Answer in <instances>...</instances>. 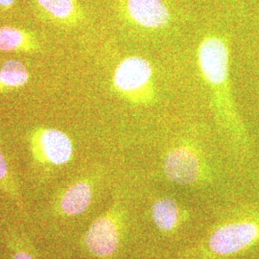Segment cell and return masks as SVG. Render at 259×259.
Segmentation results:
<instances>
[{
    "instance_id": "obj_4",
    "label": "cell",
    "mask_w": 259,
    "mask_h": 259,
    "mask_svg": "<svg viewBox=\"0 0 259 259\" xmlns=\"http://www.w3.org/2000/svg\"><path fill=\"white\" fill-rule=\"evenodd\" d=\"M258 234L251 223H237L218 229L209 239V248L218 254H230L249 245Z\"/></svg>"
},
{
    "instance_id": "obj_3",
    "label": "cell",
    "mask_w": 259,
    "mask_h": 259,
    "mask_svg": "<svg viewBox=\"0 0 259 259\" xmlns=\"http://www.w3.org/2000/svg\"><path fill=\"white\" fill-rule=\"evenodd\" d=\"M123 6L130 21L147 30L166 27L172 19L163 0H124Z\"/></svg>"
},
{
    "instance_id": "obj_7",
    "label": "cell",
    "mask_w": 259,
    "mask_h": 259,
    "mask_svg": "<svg viewBox=\"0 0 259 259\" xmlns=\"http://www.w3.org/2000/svg\"><path fill=\"white\" fill-rule=\"evenodd\" d=\"M37 148L46 160L55 165L66 163L73 152L70 139L65 133L56 129H46L39 133Z\"/></svg>"
},
{
    "instance_id": "obj_14",
    "label": "cell",
    "mask_w": 259,
    "mask_h": 259,
    "mask_svg": "<svg viewBox=\"0 0 259 259\" xmlns=\"http://www.w3.org/2000/svg\"><path fill=\"white\" fill-rule=\"evenodd\" d=\"M12 259H35L33 256H31L30 254L26 253L25 251H17L16 253L13 254V258Z\"/></svg>"
},
{
    "instance_id": "obj_13",
    "label": "cell",
    "mask_w": 259,
    "mask_h": 259,
    "mask_svg": "<svg viewBox=\"0 0 259 259\" xmlns=\"http://www.w3.org/2000/svg\"><path fill=\"white\" fill-rule=\"evenodd\" d=\"M8 176H9V171H8V166L6 163V160L3 157L1 151H0V185L2 186H7L8 183ZM8 187V186H7Z\"/></svg>"
},
{
    "instance_id": "obj_8",
    "label": "cell",
    "mask_w": 259,
    "mask_h": 259,
    "mask_svg": "<svg viewBox=\"0 0 259 259\" xmlns=\"http://www.w3.org/2000/svg\"><path fill=\"white\" fill-rule=\"evenodd\" d=\"M92 201V188L87 183H77L71 185L65 191L61 202L60 207L65 215H78L83 212Z\"/></svg>"
},
{
    "instance_id": "obj_2",
    "label": "cell",
    "mask_w": 259,
    "mask_h": 259,
    "mask_svg": "<svg viewBox=\"0 0 259 259\" xmlns=\"http://www.w3.org/2000/svg\"><path fill=\"white\" fill-rule=\"evenodd\" d=\"M113 83L116 90L131 102H150L154 95L152 65L142 57H128L116 67Z\"/></svg>"
},
{
    "instance_id": "obj_1",
    "label": "cell",
    "mask_w": 259,
    "mask_h": 259,
    "mask_svg": "<svg viewBox=\"0 0 259 259\" xmlns=\"http://www.w3.org/2000/svg\"><path fill=\"white\" fill-rule=\"evenodd\" d=\"M198 63L210 89L216 120L228 130L243 134L244 126L232 99L230 51L225 39L218 36L204 37L198 49Z\"/></svg>"
},
{
    "instance_id": "obj_12",
    "label": "cell",
    "mask_w": 259,
    "mask_h": 259,
    "mask_svg": "<svg viewBox=\"0 0 259 259\" xmlns=\"http://www.w3.org/2000/svg\"><path fill=\"white\" fill-rule=\"evenodd\" d=\"M25 34L17 28L0 27V50L14 51L23 45Z\"/></svg>"
},
{
    "instance_id": "obj_11",
    "label": "cell",
    "mask_w": 259,
    "mask_h": 259,
    "mask_svg": "<svg viewBox=\"0 0 259 259\" xmlns=\"http://www.w3.org/2000/svg\"><path fill=\"white\" fill-rule=\"evenodd\" d=\"M38 5L56 19L66 20L77 14L75 0H37Z\"/></svg>"
},
{
    "instance_id": "obj_10",
    "label": "cell",
    "mask_w": 259,
    "mask_h": 259,
    "mask_svg": "<svg viewBox=\"0 0 259 259\" xmlns=\"http://www.w3.org/2000/svg\"><path fill=\"white\" fill-rule=\"evenodd\" d=\"M153 219L160 230L169 231L174 228L178 220V208L171 199H160L153 205Z\"/></svg>"
},
{
    "instance_id": "obj_15",
    "label": "cell",
    "mask_w": 259,
    "mask_h": 259,
    "mask_svg": "<svg viewBox=\"0 0 259 259\" xmlns=\"http://www.w3.org/2000/svg\"><path fill=\"white\" fill-rule=\"evenodd\" d=\"M15 3V0H0V7L8 9L11 8Z\"/></svg>"
},
{
    "instance_id": "obj_9",
    "label": "cell",
    "mask_w": 259,
    "mask_h": 259,
    "mask_svg": "<svg viewBox=\"0 0 259 259\" xmlns=\"http://www.w3.org/2000/svg\"><path fill=\"white\" fill-rule=\"evenodd\" d=\"M28 79L27 69L19 61L9 60L0 68V87L19 88L27 83Z\"/></svg>"
},
{
    "instance_id": "obj_5",
    "label": "cell",
    "mask_w": 259,
    "mask_h": 259,
    "mask_svg": "<svg viewBox=\"0 0 259 259\" xmlns=\"http://www.w3.org/2000/svg\"><path fill=\"white\" fill-rule=\"evenodd\" d=\"M200 161L194 152L186 147L173 149L164 160L167 178L177 184L188 185L200 175Z\"/></svg>"
},
{
    "instance_id": "obj_6",
    "label": "cell",
    "mask_w": 259,
    "mask_h": 259,
    "mask_svg": "<svg viewBox=\"0 0 259 259\" xmlns=\"http://www.w3.org/2000/svg\"><path fill=\"white\" fill-rule=\"evenodd\" d=\"M84 243L96 256L106 257L112 254L118 244V232L114 223L107 217L96 220L85 233Z\"/></svg>"
}]
</instances>
